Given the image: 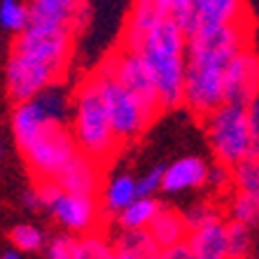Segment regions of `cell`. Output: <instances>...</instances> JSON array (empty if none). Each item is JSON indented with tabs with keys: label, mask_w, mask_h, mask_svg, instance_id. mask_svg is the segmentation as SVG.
Returning a JSON list of instances; mask_svg holds the SVG:
<instances>
[{
	"label": "cell",
	"mask_w": 259,
	"mask_h": 259,
	"mask_svg": "<svg viewBox=\"0 0 259 259\" xmlns=\"http://www.w3.org/2000/svg\"><path fill=\"white\" fill-rule=\"evenodd\" d=\"M89 17V7L84 0H30L28 24L63 26L72 33L82 28Z\"/></svg>",
	"instance_id": "4fadbf2b"
},
{
	"label": "cell",
	"mask_w": 259,
	"mask_h": 259,
	"mask_svg": "<svg viewBox=\"0 0 259 259\" xmlns=\"http://www.w3.org/2000/svg\"><path fill=\"white\" fill-rule=\"evenodd\" d=\"M59 77L61 72L56 68H52L49 63L12 49V56H10L5 68V79H7V91L17 103L33 98L37 91L54 84Z\"/></svg>",
	"instance_id": "8fae6325"
},
{
	"label": "cell",
	"mask_w": 259,
	"mask_h": 259,
	"mask_svg": "<svg viewBox=\"0 0 259 259\" xmlns=\"http://www.w3.org/2000/svg\"><path fill=\"white\" fill-rule=\"evenodd\" d=\"M166 14L161 12V7L157 5V0H133L131 12L126 19V28H124V37H121V45L124 47L136 49L140 42V37L157 26Z\"/></svg>",
	"instance_id": "ac0fdd59"
},
{
	"label": "cell",
	"mask_w": 259,
	"mask_h": 259,
	"mask_svg": "<svg viewBox=\"0 0 259 259\" xmlns=\"http://www.w3.org/2000/svg\"><path fill=\"white\" fill-rule=\"evenodd\" d=\"M98 91H101L105 115H108L110 128L115 133L119 145L133 143L145 133V128L152 124L154 115L140 103L138 96H133L124 84H119L105 68H98L96 72Z\"/></svg>",
	"instance_id": "5b68a950"
},
{
	"label": "cell",
	"mask_w": 259,
	"mask_h": 259,
	"mask_svg": "<svg viewBox=\"0 0 259 259\" xmlns=\"http://www.w3.org/2000/svg\"><path fill=\"white\" fill-rule=\"evenodd\" d=\"M245 119H247L250 136L259 143V96H254L252 101L245 105Z\"/></svg>",
	"instance_id": "e575fe53"
},
{
	"label": "cell",
	"mask_w": 259,
	"mask_h": 259,
	"mask_svg": "<svg viewBox=\"0 0 259 259\" xmlns=\"http://www.w3.org/2000/svg\"><path fill=\"white\" fill-rule=\"evenodd\" d=\"M28 26V5L24 0H0V28L19 35Z\"/></svg>",
	"instance_id": "cb8c5ba5"
},
{
	"label": "cell",
	"mask_w": 259,
	"mask_h": 259,
	"mask_svg": "<svg viewBox=\"0 0 259 259\" xmlns=\"http://www.w3.org/2000/svg\"><path fill=\"white\" fill-rule=\"evenodd\" d=\"M112 250L119 259H157L161 252V247L147 229H124Z\"/></svg>",
	"instance_id": "d6986e66"
},
{
	"label": "cell",
	"mask_w": 259,
	"mask_h": 259,
	"mask_svg": "<svg viewBox=\"0 0 259 259\" xmlns=\"http://www.w3.org/2000/svg\"><path fill=\"white\" fill-rule=\"evenodd\" d=\"M72 259H115V250L103 236L87 231L79 241H75Z\"/></svg>",
	"instance_id": "d4e9b609"
},
{
	"label": "cell",
	"mask_w": 259,
	"mask_h": 259,
	"mask_svg": "<svg viewBox=\"0 0 259 259\" xmlns=\"http://www.w3.org/2000/svg\"><path fill=\"white\" fill-rule=\"evenodd\" d=\"M68 112H70L68 94L56 82L37 91L33 98L19 101L12 112V133L19 150L30 138H35L42 128L52 126V124H66Z\"/></svg>",
	"instance_id": "8992f818"
},
{
	"label": "cell",
	"mask_w": 259,
	"mask_h": 259,
	"mask_svg": "<svg viewBox=\"0 0 259 259\" xmlns=\"http://www.w3.org/2000/svg\"><path fill=\"white\" fill-rule=\"evenodd\" d=\"M227 227V259H243L252 254V227L231 220Z\"/></svg>",
	"instance_id": "603a6c76"
},
{
	"label": "cell",
	"mask_w": 259,
	"mask_h": 259,
	"mask_svg": "<svg viewBox=\"0 0 259 259\" xmlns=\"http://www.w3.org/2000/svg\"><path fill=\"white\" fill-rule=\"evenodd\" d=\"M205 119V136L215 152L217 161L234 166L245 157L259 159V143L250 136L245 119V105L236 103H220L210 110Z\"/></svg>",
	"instance_id": "277c9868"
},
{
	"label": "cell",
	"mask_w": 259,
	"mask_h": 259,
	"mask_svg": "<svg viewBox=\"0 0 259 259\" xmlns=\"http://www.w3.org/2000/svg\"><path fill=\"white\" fill-rule=\"evenodd\" d=\"M14 52L35 56L63 75L72 54V30L63 28V26L28 24L19 33Z\"/></svg>",
	"instance_id": "30bf717a"
},
{
	"label": "cell",
	"mask_w": 259,
	"mask_h": 259,
	"mask_svg": "<svg viewBox=\"0 0 259 259\" xmlns=\"http://www.w3.org/2000/svg\"><path fill=\"white\" fill-rule=\"evenodd\" d=\"M157 5L161 7V12L168 19H173L175 24L185 30V35L194 33V21H192V0H157Z\"/></svg>",
	"instance_id": "f1b7e54d"
},
{
	"label": "cell",
	"mask_w": 259,
	"mask_h": 259,
	"mask_svg": "<svg viewBox=\"0 0 259 259\" xmlns=\"http://www.w3.org/2000/svg\"><path fill=\"white\" fill-rule=\"evenodd\" d=\"M136 178L128 173H119L110 178V182L103 189V205L110 215H117L121 208H126L136 199Z\"/></svg>",
	"instance_id": "7402d4cb"
},
{
	"label": "cell",
	"mask_w": 259,
	"mask_h": 259,
	"mask_svg": "<svg viewBox=\"0 0 259 259\" xmlns=\"http://www.w3.org/2000/svg\"><path fill=\"white\" fill-rule=\"evenodd\" d=\"M259 217V194L254 192H241L234 196L231 201V220L243 222L247 227H254Z\"/></svg>",
	"instance_id": "83f0119b"
},
{
	"label": "cell",
	"mask_w": 259,
	"mask_h": 259,
	"mask_svg": "<svg viewBox=\"0 0 259 259\" xmlns=\"http://www.w3.org/2000/svg\"><path fill=\"white\" fill-rule=\"evenodd\" d=\"M159 208L161 203L154 196H136L126 208L117 212V220H119L121 229H147Z\"/></svg>",
	"instance_id": "44dd1931"
},
{
	"label": "cell",
	"mask_w": 259,
	"mask_h": 259,
	"mask_svg": "<svg viewBox=\"0 0 259 259\" xmlns=\"http://www.w3.org/2000/svg\"><path fill=\"white\" fill-rule=\"evenodd\" d=\"M59 182L61 189L75 194H94L98 192V182H101V170H98V161H94L87 154H75L70 161L59 170V175L54 178Z\"/></svg>",
	"instance_id": "2e32d148"
},
{
	"label": "cell",
	"mask_w": 259,
	"mask_h": 259,
	"mask_svg": "<svg viewBox=\"0 0 259 259\" xmlns=\"http://www.w3.org/2000/svg\"><path fill=\"white\" fill-rule=\"evenodd\" d=\"M185 47H187L185 30L168 17L152 26L136 47L154 77L161 110H175L182 105Z\"/></svg>",
	"instance_id": "7a4b0ae2"
},
{
	"label": "cell",
	"mask_w": 259,
	"mask_h": 259,
	"mask_svg": "<svg viewBox=\"0 0 259 259\" xmlns=\"http://www.w3.org/2000/svg\"><path fill=\"white\" fill-rule=\"evenodd\" d=\"M0 157H3V138H0Z\"/></svg>",
	"instance_id": "74e56055"
},
{
	"label": "cell",
	"mask_w": 259,
	"mask_h": 259,
	"mask_svg": "<svg viewBox=\"0 0 259 259\" xmlns=\"http://www.w3.org/2000/svg\"><path fill=\"white\" fill-rule=\"evenodd\" d=\"M161 175L163 166H154L140 178H136V194L138 196H154L157 192H161Z\"/></svg>",
	"instance_id": "1f68e13d"
},
{
	"label": "cell",
	"mask_w": 259,
	"mask_h": 259,
	"mask_svg": "<svg viewBox=\"0 0 259 259\" xmlns=\"http://www.w3.org/2000/svg\"><path fill=\"white\" fill-rule=\"evenodd\" d=\"M40 203L61 229L68 234H87L98 222V205L89 194H75L59 187L56 180H40Z\"/></svg>",
	"instance_id": "52a82bcc"
},
{
	"label": "cell",
	"mask_w": 259,
	"mask_h": 259,
	"mask_svg": "<svg viewBox=\"0 0 259 259\" xmlns=\"http://www.w3.org/2000/svg\"><path fill=\"white\" fill-rule=\"evenodd\" d=\"M185 238L194 259H227V227L220 217L192 229Z\"/></svg>",
	"instance_id": "e0dca14e"
},
{
	"label": "cell",
	"mask_w": 259,
	"mask_h": 259,
	"mask_svg": "<svg viewBox=\"0 0 259 259\" xmlns=\"http://www.w3.org/2000/svg\"><path fill=\"white\" fill-rule=\"evenodd\" d=\"M101 68H105L119 84H124L131 91L133 96H138L140 103H143L154 117L161 112L154 77H152L150 68H147V63H145V59L140 56L138 49H131V47H124V45H121L115 54H110L108 59L103 61Z\"/></svg>",
	"instance_id": "9c48e42d"
},
{
	"label": "cell",
	"mask_w": 259,
	"mask_h": 259,
	"mask_svg": "<svg viewBox=\"0 0 259 259\" xmlns=\"http://www.w3.org/2000/svg\"><path fill=\"white\" fill-rule=\"evenodd\" d=\"M250 19L215 28H199L187 35L185 47V84L182 103L196 117H205L224 103V68L238 49L250 42Z\"/></svg>",
	"instance_id": "6da1fadb"
},
{
	"label": "cell",
	"mask_w": 259,
	"mask_h": 259,
	"mask_svg": "<svg viewBox=\"0 0 259 259\" xmlns=\"http://www.w3.org/2000/svg\"><path fill=\"white\" fill-rule=\"evenodd\" d=\"M231 182L241 192H254L259 194V161L254 157H245L234 163L231 170Z\"/></svg>",
	"instance_id": "4316f807"
},
{
	"label": "cell",
	"mask_w": 259,
	"mask_h": 259,
	"mask_svg": "<svg viewBox=\"0 0 259 259\" xmlns=\"http://www.w3.org/2000/svg\"><path fill=\"white\" fill-rule=\"evenodd\" d=\"M257 79H259V61L254 49L243 47L229 59L224 68L222 96L224 103L247 105L257 96Z\"/></svg>",
	"instance_id": "7c38bea8"
},
{
	"label": "cell",
	"mask_w": 259,
	"mask_h": 259,
	"mask_svg": "<svg viewBox=\"0 0 259 259\" xmlns=\"http://www.w3.org/2000/svg\"><path fill=\"white\" fill-rule=\"evenodd\" d=\"M77 152V145L72 140V133L66 131V124H52L42 128L21 147V154L37 180H54Z\"/></svg>",
	"instance_id": "ba28073f"
},
{
	"label": "cell",
	"mask_w": 259,
	"mask_h": 259,
	"mask_svg": "<svg viewBox=\"0 0 259 259\" xmlns=\"http://www.w3.org/2000/svg\"><path fill=\"white\" fill-rule=\"evenodd\" d=\"M21 203H24V208H26V210H30V212L40 210V208H42V203H40V194H37V187L26 189V192L21 194Z\"/></svg>",
	"instance_id": "d590c367"
},
{
	"label": "cell",
	"mask_w": 259,
	"mask_h": 259,
	"mask_svg": "<svg viewBox=\"0 0 259 259\" xmlns=\"http://www.w3.org/2000/svg\"><path fill=\"white\" fill-rule=\"evenodd\" d=\"M231 166H227V163H217V166H210L208 168V173H205V185H210L212 189H217V192H222V189H227L231 185Z\"/></svg>",
	"instance_id": "d6a6232c"
},
{
	"label": "cell",
	"mask_w": 259,
	"mask_h": 259,
	"mask_svg": "<svg viewBox=\"0 0 259 259\" xmlns=\"http://www.w3.org/2000/svg\"><path fill=\"white\" fill-rule=\"evenodd\" d=\"M159 257H163V259H194L192 257V247H189L187 238H180V241L170 243L168 247H161Z\"/></svg>",
	"instance_id": "836d02e7"
},
{
	"label": "cell",
	"mask_w": 259,
	"mask_h": 259,
	"mask_svg": "<svg viewBox=\"0 0 259 259\" xmlns=\"http://www.w3.org/2000/svg\"><path fill=\"white\" fill-rule=\"evenodd\" d=\"M0 257H3V259H21V257H24V252H19V250H17V247H7V250H3V252H0Z\"/></svg>",
	"instance_id": "8d00e7d4"
},
{
	"label": "cell",
	"mask_w": 259,
	"mask_h": 259,
	"mask_svg": "<svg viewBox=\"0 0 259 259\" xmlns=\"http://www.w3.org/2000/svg\"><path fill=\"white\" fill-rule=\"evenodd\" d=\"M215 217H220L217 208L210 205V203H205V201H201V203H192L187 210L182 212V220H185L187 231L196 229V227H201V224H205V222H210V220H215Z\"/></svg>",
	"instance_id": "f546056e"
},
{
	"label": "cell",
	"mask_w": 259,
	"mask_h": 259,
	"mask_svg": "<svg viewBox=\"0 0 259 259\" xmlns=\"http://www.w3.org/2000/svg\"><path fill=\"white\" fill-rule=\"evenodd\" d=\"M10 241H12V245L19 252L33 254V252H42L47 238H45V231L40 227H35V224H17L10 231Z\"/></svg>",
	"instance_id": "484cf974"
},
{
	"label": "cell",
	"mask_w": 259,
	"mask_h": 259,
	"mask_svg": "<svg viewBox=\"0 0 259 259\" xmlns=\"http://www.w3.org/2000/svg\"><path fill=\"white\" fill-rule=\"evenodd\" d=\"M194 30L247 21L245 0H192Z\"/></svg>",
	"instance_id": "5bb4252c"
},
{
	"label": "cell",
	"mask_w": 259,
	"mask_h": 259,
	"mask_svg": "<svg viewBox=\"0 0 259 259\" xmlns=\"http://www.w3.org/2000/svg\"><path fill=\"white\" fill-rule=\"evenodd\" d=\"M147 231L152 234V238L157 241L159 247H168L170 243L180 241V238L187 236V227H185V220H182L180 212L163 210V208H159V212L150 222Z\"/></svg>",
	"instance_id": "ffe728a7"
},
{
	"label": "cell",
	"mask_w": 259,
	"mask_h": 259,
	"mask_svg": "<svg viewBox=\"0 0 259 259\" xmlns=\"http://www.w3.org/2000/svg\"><path fill=\"white\" fill-rule=\"evenodd\" d=\"M72 140L94 161H108L119 147L110 128L96 77L84 79L72 96Z\"/></svg>",
	"instance_id": "3957f363"
},
{
	"label": "cell",
	"mask_w": 259,
	"mask_h": 259,
	"mask_svg": "<svg viewBox=\"0 0 259 259\" xmlns=\"http://www.w3.org/2000/svg\"><path fill=\"white\" fill-rule=\"evenodd\" d=\"M75 241L70 234H61V236H54L49 243H45V254L49 259H72V252H75Z\"/></svg>",
	"instance_id": "4dcf8cb0"
},
{
	"label": "cell",
	"mask_w": 259,
	"mask_h": 259,
	"mask_svg": "<svg viewBox=\"0 0 259 259\" xmlns=\"http://www.w3.org/2000/svg\"><path fill=\"white\" fill-rule=\"evenodd\" d=\"M208 163L201 157H182L170 166H163L161 192L163 194H182L187 189H199L205 185Z\"/></svg>",
	"instance_id": "9a60e30c"
}]
</instances>
